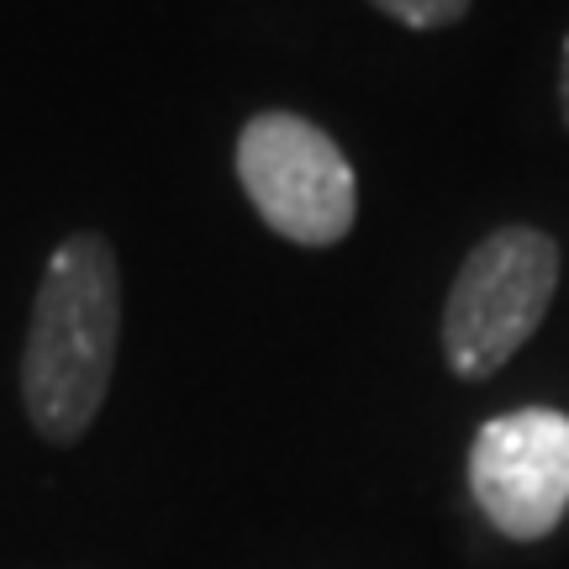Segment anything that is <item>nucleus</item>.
<instances>
[{"instance_id":"39448f33","label":"nucleus","mask_w":569,"mask_h":569,"mask_svg":"<svg viewBox=\"0 0 569 569\" xmlns=\"http://www.w3.org/2000/svg\"><path fill=\"white\" fill-rule=\"evenodd\" d=\"M369 6L411 32H443V27H459L469 17L475 0H369Z\"/></svg>"},{"instance_id":"f03ea898","label":"nucleus","mask_w":569,"mask_h":569,"mask_svg":"<svg viewBox=\"0 0 569 569\" xmlns=\"http://www.w3.org/2000/svg\"><path fill=\"white\" fill-rule=\"evenodd\" d=\"M559 238L532 222H507L465 253L443 301V365L480 386L522 353L559 290Z\"/></svg>"},{"instance_id":"7ed1b4c3","label":"nucleus","mask_w":569,"mask_h":569,"mask_svg":"<svg viewBox=\"0 0 569 569\" xmlns=\"http://www.w3.org/2000/svg\"><path fill=\"white\" fill-rule=\"evenodd\" d=\"M232 169L259 222L296 248H338L359 222V174L301 111H259L238 127Z\"/></svg>"},{"instance_id":"20e7f679","label":"nucleus","mask_w":569,"mask_h":569,"mask_svg":"<svg viewBox=\"0 0 569 569\" xmlns=\"http://www.w3.org/2000/svg\"><path fill=\"white\" fill-rule=\"evenodd\" d=\"M469 490L501 538H549L569 511V417L553 407L490 417L469 443Z\"/></svg>"},{"instance_id":"423d86ee","label":"nucleus","mask_w":569,"mask_h":569,"mask_svg":"<svg viewBox=\"0 0 569 569\" xmlns=\"http://www.w3.org/2000/svg\"><path fill=\"white\" fill-rule=\"evenodd\" d=\"M559 111H565L569 127V32H565V53H559Z\"/></svg>"},{"instance_id":"f257e3e1","label":"nucleus","mask_w":569,"mask_h":569,"mask_svg":"<svg viewBox=\"0 0 569 569\" xmlns=\"http://www.w3.org/2000/svg\"><path fill=\"white\" fill-rule=\"evenodd\" d=\"M122 353V259L106 232H69L42 264L21 338V411L42 443L74 448L96 427Z\"/></svg>"}]
</instances>
